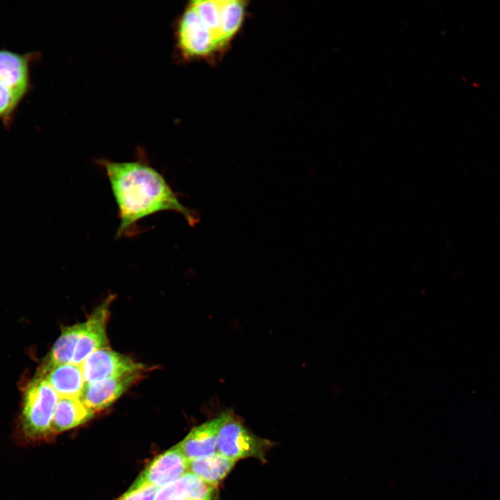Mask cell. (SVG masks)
<instances>
[{
    "instance_id": "obj_1",
    "label": "cell",
    "mask_w": 500,
    "mask_h": 500,
    "mask_svg": "<svg viewBox=\"0 0 500 500\" xmlns=\"http://www.w3.org/2000/svg\"><path fill=\"white\" fill-rule=\"evenodd\" d=\"M115 197L119 218L118 237L138 233V222L162 211L182 215L190 225L199 222L196 212L183 205L162 175L144 161L100 160Z\"/></svg>"
},
{
    "instance_id": "obj_2",
    "label": "cell",
    "mask_w": 500,
    "mask_h": 500,
    "mask_svg": "<svg viewBox=\"0 0 500 500\" xmlns=\"http://www.w3.org/2000/svg\"><path fill=\"white\" fill-rule=\"evenodd\" d=\"M59 397L38 374L27 385L15 433L19 444H34L53 438L51 422Z\"/></svg>"
},
{
    "instance_id": "obj_3",
    "label": "cell",
    "mask_w": 500,
    "mask_h": 500,
    "mask_svg": "<svg viewBox=\"0 0 500 500\" xmlns=\"http://www.w3.org/2000/svg\"><path fill=\"white\" fill-rule=\"evenodd\" d=\"M272 443L251 433L231 412H225L217 437V452L235 461L247 458L265 460Z\"/></svg>"
},
{
    "instance_id": "obj_4",
    "label": "cell",
    "mask_w": 500,
    "mask_h": 500,
    "mask_svg": "<svg viewBox=\"0 0 500 500\" xmlns=\"http://www.w3.org/2000/svg\"><path fill=\"white\" fill-rule=\"evenodd\" d=\"M178 49L188 59L206 58L219 51L216 40L189 3L176 32Z\"/></svg>"
},
{
    "instance_id": "obj_5",
    "label": "cell",
    "mask_w": 500,
    "mask_h": 500,
    "mask_svg": "<svg viewBox=\"0 0 500 500\" xmlns=\"http://www.w3.org/2000/svg\"><path fill=\"white\" fill-rule=\"evenodd\" d=\"M188 472L189 461L176 444L155 457L126 492H133L147 487L160 489Z\"/></svg>"
},
{
    "instance_id": "obj_6",
    "label": "cell",
    "mask_w": 500,
    "mask_h": 500,
    "mask_svg": "<svg viewBox=\"0 0 500 500\" xmlns=\"http://www.w3.org/2000/svg\"><path fill=\"white\" fill-rule=\"evenodd\" d=\"M85 384L135 372H145L146 367L130 357L112 350L99 349L81 365Z\"/></svg>"
},
{
    "instance_id": "obj_7",
    "label": "cell",
    "mask_w": 500,
    "mask_h": 500,
    "mask_svg": "<svg viewBox=\"0 0 500 500\" xmlns=\"http://www.w3.org/2000/svg\"><path fill=\"white\" fill-rule=\"evenodd\" d=\"M113 299L114 296H109L83 322V328L77 342L73 364L81 365L93 352L110 347L106 327L110 317V306Z\"/></svg>"
},
{
    "instance_id": "obj_8",
    "label": "cell",
    "mask_w": 500,
    "mask_h": 500,
    "mask_svg": "<svg viewBox=\"0 0 500 500\" xmlns=\"http://www.w3.org/2000/svg\"><path fill=\"white\" fill-rule=\"evenodd\" d=\"M145 372H135L85 385L80 397L94 412L110 406L130 387L137 383Z\"/></svg>"
},
{
    "instance_id": "obj_9",
    "label": "cell",
    "mask_w": 500,
    "mask_h": 500,
    "mask_svg": "<svg viewBox=\"0 0 500 500\" xmlns=\"http://www.w3.org/2000/svg\"><path fill=\"white\" fill-rule=\"evenodd\" d=\"M224 418V412L193 428L178 443L189 462L217 452L218 433Z\"/></svg>"
},
{
    "instance_id": "obj_10",
    "label": "cell",
    "mask_w": 500,
    "mask_h": 500,
    "mask_svg": "<svg viewBox=\"0 0 500 500\" xmlns=\"http://www.w3.org/2000/svg\"><path fill=\"white\" fill-rule=\"evenodd\" d=\"M39 374L59 397L80 398L85 385L81 365L73 363L43 365Z\"/></svg>"
},
{
    "instance_id": "obj_11",
    "label": "cell",
    "mask_w": 500,
    "mask_h": 500,
    "mask_svg": "<svg viewBox=\"0 0 500 500\" xmlns=\"http://www.w3.org/2000/svg\"><path fill=\"white\" fill-rule=\"evenodd\" d=\"M217 488L188 472L178 480L160 488L154 500H214Z\"/></svg>"
},
{
    "instance_id": "obj_12",
    "label": "cell",
    "mask_w": 500,
    "mask_h": 500,
    "mask_svg": "<svg viewBox=\"0 0 500 500\" xmlns=\"http://www.w3.org/2000/svg\"><path fill=\"white\" fill-rule=\"evenodd\" d=\"M31 57L0 49V82L24 96L30 85Z\"/></svg>"
},
{
    "instance_id": "obj_13",
    "label": "cell",
    "mask_w": 500,
    "mask_h": 500,
    "mask_svg": "<svg viewBox=\"0 0 500 500\" xmlns=\"http://www.w3.org/2000/svg\"><path fill=\"white\" fill-rule=\"evenodd\" d=\"M80 398L59 397L51 422L53 435L90 421L94 415Z\"/></svg>"
},
{
    "instance_id": "obj_14",
    "label": "cell",
    "mask_w": 500,
    "mask_h": 500,
    "mask_svg": "<svg viewBox=\"0 0 500 500\" xmlns=\"http://www.w3.org/2000/svg\"><path fill=\"white\" fill-rule=\"evenodd\" d=\"M236 461L216 452L189 462V472L217 488L233 468Z\"/></svg>"
},
{
    "instance_id": "obj_15",
    "label": "cell",
    "mask_w": 500,
    "mask_h": 500,
    "mask_svg": "<svg viewBox=\"0 0 500 500\" xmlns=\"http://www.w3.org/2000/svg\"><path fill=\"white\" fill-rule=\"evenodd\" d=\"M83 328V322L62 328L60 335L52 347L44 365L72 363Z\"/></svg>"
},
{
    "instance_id": "obj_16",
    "label": "cell",
    "mask_w": 500,
    "mask_h": 500,
    "mask_svg": "<svg viewBox=\"0 0 500 500\" xmlns=\"http://www.w3.org/2000/svg\"><path fill=\"white\" fill-rule=\"evenodd\" d=\"M246 8V2L243 1H220L221 31L226 46L241 28Z\"/></svg>"
},
{
    "instance_id": "obj_17",
    "label": "cell",
    "mask_w": 500,
    "mask_h": 500,
    "mask_svg": "<svg viewBox=\"0 0 500 500\" xmlns=\"http://www.w3.org/2000/svg\"><path fill=\"white\" fill-rule=\"evenodd\" d=\"M199 17L214 35L219 50L226 47L221 31V10L219 0H196L190 2Z\"/></svg>"
},
{
    "instance_id": "obj_18",
    "label": "cell",
    "mask_w": 500,
    "mask_h": 500,
    "mask_svg": "<svg viewBox=\"0 0 500 500\" xmlns=\"http://www.w3.org/2000/svg\"><path fill=\"white\" fill-rule=\"evenodd\" d=\"M24 96L0 82V123L11 122L17 106Z\"/></svg>"
},
{
    "instance_id": "obj_19",
    "label": "cell",
    "mask_w": 500,
    "mask_h": 500,
    "mask_svg": "<svg viewBox=\"0 0 500 500\" xmlns=\"http://www.w3.org/2000/svg\"><path fill=\"white\" fill-rule=\"evenodd\" d=\"M158 490L156 487H147L133 492H125L117 500H154Z\"/></svg>"
}]
</instances>
